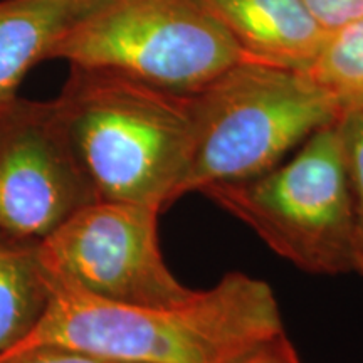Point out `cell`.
Here are the masks:
<instances>
[{
    "label": "cell",
    "mask_w": 363,
    "mask_h": 363,
    "mask_svg": "<svg viewBox=\"0 0 363 363\" xmlns=\"http://www.w3.org/2000/svg\"><path fill=\"white\" fill-rule=\"evenodd\" d=\"M0 363H125L56 345H40L0 357Z\"/></svg>",
    "instance_id": "obj_13"
},
{
    "label": "cell",
    "mask_w": 363,
    "mask_h": 363,
    "mask_svg": "<svg viewBox=\"0 0 363 363\" xmlns=\"http://www.w3.org/2000/svg\"><path fill=\"white\" fill-rule=\"evenodd\" d=\"M51 108L98 201L165 208L182 197L194 147L192 94L71 67Z\"/></svg>",
    "instance_id": "obj_2"
},
{
    "label": "cell",
    "mask_w": 363,
    "mask_h": 363,
    "mask_svg": "<svg viewBox=\"0 0 363 363\" xmlns=\"http://www.w3.org/2000/svg\"><path fill=\"white\" fill-rule=\"evenodd\" d=\"M194 98L192 158L180 195L274 169L342 115L306 71L242 61Z\"/></svg>",
    "instance_id": "obj_3"
},
{
    "label": "cell",
    "mask_w": 363,
    "mask_h": 363,
    "mask_svg": "<svg viewBox=\"0 0 363 363\" xmlns=\"http://www.w3.org/2000/svg\"><path fill=\"white\" fill-rule=\"evenodd\" d=\"M201 194L299 269L330 276L357 269L355 207L338 120L313 133L288 162Z\"/></svg>",
    "instance_id": "obj_4"
},
{
    "label": "cell",
    "mask_w": 363,
    "mask_h": 363,
    "mask_svg": "<svg viewBox=\"0 0 363 363\" xmlns=\"http://www.w3.org/2000/svg\"><path fill=\"white\" fill-rule=\"evenodd\" d=\"M229 30L246 61L306 71L328 30L303 0H202Z\"/></svg>",
    "instance_id": "obj_8"
},
{
    "label": "cell",
    "mask_w": 363,
    "mask_h": 363,
    "mask_svg": "<svg viewBox=\"0 0 363 363\" xmlns=\"http://www.w3.org/2000/svg\"><path fill=\"white\" fill-rule=\"evenodd\" d=\"M96 201L62 138L51 101L17 98L0 111V240L38 247Z\"/></svg>",
    "instance_id": "obj_7"
},
{
    "label": "cell",
    "mask_w": 363,
    "mask_h": 363,
    "mask_svg": "<svg viewBox=\"0 0 363 363\" xmlns=\"http://www.w3.org/2000/svg\"><path fill=\"white\" fill-rule=\"evenodd\" d=\"M44 276V315L9 353L56 345L125 363H240L284 331L271 286L242 272L177 305L111 303Z\"/></svg>",
    "instance_id": "obj_1"
},
{
    "label": "cell",
    "mask_w": 363,
    "mask_h": 363,
    "mask_svg": "<svg viewBox=\"0 0 363 363\" xmlns=\"http://www.w3.org/2000/svg\"><path fill=\"white\" fill-rule=\"evenodd\" d=\"M306 72L342 111L363 104V17L331 30Z\"/></svg>",
    "instance_id": "obj_11"
},
{
    "label": "cell",
    "mask_w": 363,
    "mask_h": 363,
    "mask_svg": "<svg viewBox=\"0 0 363 363\" xmlns=\"http://www.w3.org/2000/svg\"><path fill=\"white\" fill-rule=\"evenodd\" d=\"M357 272H360V274H363V259H362V261H358V264H357Z\"/></svg>",
    "instance_id": "obj_16"
},
{
    "label": "cell",
    "mask_w": 363,
    "mask_h": 363,
    "mask_svg": "<svg viewBox=\"0 0 363 363\" xmlns=\"http://www.w3.org/2000/svg\"><path fill=\"white\" fill-rule=\"evenodd\" d=\"M328 33L363 17V0H303Z\"/></svg>",
    "instance_id": "obj_14"
},
{
    "label": "cell",
    "mask_w": 363,
    "mask_h": 363,
    "mask_svg": "<svg viewBox=\"0 0 363 363\" xmlns=\"http://www.w3.org/2000/svg\"><path fill=\"white\" fill-rule=\"evenodd\" d=\"M240 363H303L296 348L286 333H279L278 337L267 340L261 347L244 358Z\"/></svg>",
    "instance_id": "obj_15"
},
{
    "label": "cell",
    "mask_w": 363,
    "mask_h": 363,
    "mask_svg": "<svg viewBox=\"0 0 363 363\" xmlns=\"http://www.w3.org/2000/svg\"><path fill=\"white\" fill-rule=\"evenodd\" d=\"M345 169L357 220V264L363 259V104L345 108L338 118ZM357 271V269H355Z\"/></svg>",
    "instance_id": "obj_12"
},
{
    "label": "cell",
    "mask_w": 363,
    "mask_h": 363,
    "mask_svg": "<svg viewBox=\"0 0 363 363\" xmlns=\"http://www.w3.org/2000/svg\"><path fill=\"white\" fill-rule=\"evenodd\" d=\"M163 208L96 201L35 247L43 269L81 291L125 305H177L195 291L165 264L158 239Z\"/></svg>",
    "instance_id": "obj_6"
},
{
    "label": "cell",
    "mask_w": 363,
    "mask_h": 363,
    "mask_svg": "<svg viewBox=\"0 0 363 363\" xmlns=\"http://www.w3.org/2000/svg\"><path fill=\"white\" fill-rule=\"evenodd\" d=\"M98 0H0V111L26 74L48 61L57 39Z\"/></svg>",
    "instance_id": "obj_9"
},
{
    "label": "cell",
    "mask_w": 363,
    "mask_h": 363,
    "mask_svg": "<svg viewBox=\"0 0 363 363\" xmlns=\"http://www.w3.org/2000/svg\"><path fill=\"white\" fill-rule=\"evenodd\" d=\"M49 289L35 247L0 240V357L33 333Z\"/></svg>",
    "instance_id": "obj_10"
},
{
    "label": "cell",
    "mask_w": 363,
    "mask_h": 363,
    "mask_svg": "<svg viewBox=\"0 0 363 363\" xmlns=\"http://www.w3.org/2000/svg\"><path fill=\"white\" fill-rule=\"evenodd\" d=\"M48 59L194 94L239 62L238 43L202 0H98Z\"/></svg>",
    "instance_id": "obj_5"
}]
</instances>
